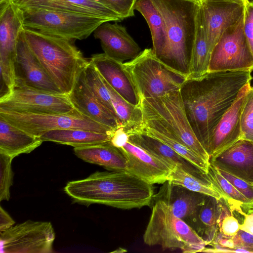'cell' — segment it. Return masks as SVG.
<instances>
[{"instance_id":"cell-1","label":"cell","mask_w":253,"mask_h":253,"mask_svg":"<svg viewBox=\"0 0 253 253\" xmlns=\"http://www.w3.org/2000/svg\"><path fill=\"white\" fill-rule=\"evenodd\" d=\"M251 73L209 72L197 78L187 79L180 87L189 123L207 153L215 127L242 89L251 83Z\"/></svg>"},{"instance_id":"cell-2","label":"cell","mask_w":253,"mask_h":253,"mask_svg":"<svg viewBox=\"0 0 253 253\" xmlns=\"http://www.w3.org/2000/svg\"><path fill=\"white\" fill-rule=\"evenodd\" d=\"M64 190L79 204L124 210L150 206L154 195L152 184L127 170L97 171L84 179L68 182Z\"/></svg>"},{"instance_id":"cell-3","label":"cell","mask_w":253,"mask_h":253,"mask_svg":"<svg viewBox=\"0 0 253 253\" xmlns=\"http://www.w3.org/2000/svg\"><path fill=\"white\" fill-rule=\"evenodd\" d=\"M27 42L41 65L63 93L68 94L88 62L73 41L24 28Z\"/></svg>"},{"instance_id":"cell-4","label":"cell","mask_w":253,"mask_h":253,"mask_svg":"<svg viewBox=\"0 0 253 253\" xmlns=\"http://www.w3.org/2000/svg\"><path fill=\"white\" fill-rule=\"evenodd\" d=\"M152 0L164 19L167 31V47L160 61L187 78L195 33L198 2Z\"/></svg>"},{"instance_id":"cell-5","label":"cell","mask_w":253,"mask_h":253,"mask_svg":"<svg viewBox=\"0 0 253 253\" xmlns=\"http://www.w3.org/2000/svg\"><path fill=\"white\" fill-rule=\"evenodd\" d=\"M140 99L141 125L166 130L210 164V156L189 123L179 89L158 97Z\"/></svg>"},{"instance_id":"cell-6","label":"cell","mask_w":253,"mask_h":253,"mask_svg":"<svg viewBox=\"0 0 253 253\" xmlns=\"http://www.w3.org/2000/svg\"><path fill=\"white\" fill-rule=\"evenodd\" d=\"M154 202L143 235L149 246L180 249L184 253L202 252L205 241L184 220L176 216L170 207L161 200Z\"/></svg>"},{"instance_id":"cell-7","label":"cell","mask_w":253,"mask_h":253,"mask_svg":"<svg viewBox=\"0 0 253 253\" xmlns=\"http://www.w3.org/2000/svg\"><path fill=\"white\" fill-rule=\"evenodd\" d=\"M19 8L24 28L73 41L87 38L100 25L109 22L85 14L39 8Z\"/></svg>"},{"instance_id":"cell-8","label":"cell","mask_w":253,"mask_h":253,"mask_svg":"<svg viewBox=\"0 0 253 253\" xmlns=\"http://www.w3.org/2000/svg\"><path fill=\"white\" fill-rule=\"evenodd\" d=\"M124 64L140 98L158 97L179 89L187 79L160 61L152 48L145 49Z\"/></svg>"},{"instance_id":"cell-9","label":"cell","mask_w":253,"mask_h":253,"mask_svg":"<svg viewBox=\"0 0 253 253\" xmlns=\"http://www.w3.org/2000/svg\"><path fill=\"white\" fill-rule=\"evenodd\" d=\"M0 116L14 126L39 137L54 129H77L111 135L116 129L93 121L75 108L61 114L21 113L0 109Z\"/></svg>"},{"instance_id":"cell-10","label":"cell","mask_w":253,"mask_h":253,"mask_svg":"<svg viewBox=\"0 0 253 253\" xmlns=\"http://www.w3.org/2000/svg\"><path fill=\"white\" fill-rule=\"evenodd\" d=\"M0 99L8 95L15 84L17 43L24 28L21 9L11 0L0 3Z\"/></svg>"},{"instance_id":"cell-11","label":"cell","mask_w":253,"mask_h":253,"mask_svg":"<svg viewBox=\"0 0 253 253\" xmlns=\"http://www.w3.org/2000/svg\"><path fill=\"white\" fill-rule=\"evenodd\" d=\"M253 70V54L243 30V14L227 29L212 49L209 72Z\"/></svg>"},{"instance_id":"cell-12","label":"cell","mask_w":253,"mask_h":253,"mask_svg":"<svg viewBox=\"0 0 253 253\" xmlns=\"http://www.w3.org/2000/svg\"><path fill=\"white\" fill-rule=\"evenodd\" d=\"M55 238L50 222L28 220L0 232V253H52Z\"/></svg>"},{"instance_id":"cell-13","label":"cell","mask_w":253,"mask_h":253,"mask_svg":"<svg viewBox=\"0 0 253 253\" xmlns=\"http://www.w3.org/2000/svg\"><path fill=\"white\" fill-rule=\"evenodd\" d=\"M0 109L21 113L61 114L74 108L68 94L15 84L9 94L0 99Z\"/></svg>"},{"instance_id":"cell-14","label":"cell","mask_w":253,"mask_h":253,"mask_svg":"<svg viewBox=\"0 0 253 253\" xmlns=\"http://www.w3.org/2000/svg\"><path fill=\"white\" fill-rule=\"evenodd\" d=\"M15 84L52 93H63L31 49L25 36L24 28L19 33L17 43Z\"/></svg>"},{"instance_id":"cell-15","label":"cell","mask_w":253,"mask_h":253,"mask_svg":"<svg viewBox=\"0 0 253 253\" xmlns=\"http://www.w3.org/2000/svg\"><path fill=\"white\" fill-rule=\"evenodd\" d=\"M206 34L211 52L222 35L242 16L243 1L200 0Z\"/></svg>"},{"instance_id":"cell-16","label":"cell","mask_w":253,"mask_h":253,"mask_svg":"<svg viewBox=\"0 0 253 253\" xmlns=\"http://www.w3.org/2000/svg\"><path fill=\"white\" fill-rule=\"evenodd\" d=\"M126 159V170L150 184L168 181L174 168L128 141L119 148Z\"/></svg>"},{"instance_id":"cell-17","label":"cell","mask_w":253,"mask_h":253,"mask_svg":"<svg viewBox=\"0 0 253 253\" xmlns=\"http://www.w3.org/2000/svg\"><path fill=\"white\" fill-rule=\"evenodd\" d=\"M215 168L227 172L253 185V142L240 139L217 155L210 158Z\"/></svg>"},{"instance_id":"cell-18","label":"cell","mask_w":253,"mask_h":253,"mask_svg":"<svg viewBox=\"0 0 253 253\" xmlns=\"http://www.w3.org/2000/svg\"><path fill=\"white\" fill-rule=\"evenodd\" d=\"M99 40L104 53L108 57L123 62L136 57L141 48L122 25L106 22L93 32Z\"/></svg>"},{"instance_id":"cell-19","label":"cell","mask_w":253,"mask_h":253,"mask_svg":"<svg viewBox=\"0 0 253 253\" xmlns=\"http://www.w3.org/2000/svg\"><path fill=\"white\" fill-rule=\"evenodd\" d=\"M89 60L118 94L130 104L140 105L138 91L124 63L111 58L104 53L93 54Z\"/></svg>"},{"instance_id":"cell-20","label":"cell","mask_w":253,"mask_h":253,"mask_svg":"<svg viewBox=\"0 0 253 253\" xmlns=\"http://www.w3.org/2000/svg\"><path fill=\"white\" fill-rule=\"evenodd\" d=\"M251 87L247 84L232 106L215 127L210 140L208 153L214 157L240 139V117L242 108Z\"/></svg>"},{"instance_id":"cell-21","label":"cell","mask_w":253,"mask_h":253,"mask_svg":"<svg viewBox=\"0 0 253 253\" xmlns=\"http://www.w3.org/2000/svg\"><path fill=\"white\" fill-rule=\"evenodd\" d=\"M207 196L168 180L163 183L158 192L154 194L153 201L164 202L170 207L176 216L191 222L204 203Z\"/></svg>"},{"instance_id":"cell-22","label":"cell","mask_w":253,"mask_h":253,"mask_svg":"<svg viewBox=\"0 0 253 253\" xmlns=\"http://www.w3.org/2000/svg\"><path fill=\"white\" fill-rule=\"evenodd\" d=\"M68 95L74 108L90 119L114 129L122 126L118 118L93 94L86 82L84 68Z\"/></svg>"},{"instance_id":"cell-23","label":"cell","mask_w":253,"mask_h":253,"mask_svg":"<svg viewBox=\"0 0 253 253\" xmlns=\"http://www.w3.org/2000/svg\"><path fill=\"white\" fill-rule=\"evenodd\" d=\"M19 7L39 8L65 12L88 15L120 21L122 18L104 4L95 0H11Z\"/></svg>"},{"instance_id":"cell-24","label":"cell","mask_w":253,"mask_h":253,"mask_svg":"<svg viewBox=\"0 0 253 253\" xmlns=\"http://www.w3.org/2000/svg\"><path fill=\"white\" fill-rule=\"evenodd\" d=\"M42 142L40 137L27 132L0 116V153L14 158L30 153Z\"/></svg>"},{"instance_id":"cell-25","label":"cell","mask_w":253,"mask_h":253,"mask_svg":"<svg viewBox=\"0 0 253 253\" xmlns=\"http://www.w3.org/2000/svg\"><path fill=\"white\" fill-rule=\"evenodd\" d=\"M224 201L207 196L204 203L190 222L194 229L207 245L211 243L219 229L222 220L227 214L223 211Z\"/></svg>"},{"instance_id":"cell-26","label":"cell","mask_w":253,"mask_h":253,"mask_svg":"<svg viewBox=\"0 0 253 253\" xmlns=\"http://www.w3.org/2000/svg\"><path fill=\"white\" fill-rule=\"evenodd\" d=\"M129 141L173 167L180 166L185 170L199 176H203L206 173L169 146L151 136L141 132H135L129 135Z\"/></svg>"},{"instance_id":"cell-27","label":"cell","mask_w":253,"mask_h":253,"mask_svg":"<svg viewBox=\"0 0 253 253\" xmlns=\"http://www.w3.org/2000/svg\"><path fill=\"white\" fill-rule=\"evenodd\" d=\"M75 155L83 161L102 166L111 171L126 170V159L120 150L110 141L75 147Z\"/></svg>"},{"instance_id":"cell-28","label":"cell","mask_w":253,"mask_h":253,"mask_svg":"<svg viewBox=\"0 0 253 253\" xmlns=\"http://www.w3.org/2000/svg\"><path fill=\"white\" fill-rule=\"evenodd\" d=\"M199 1L196 9L195 33L187 79L197 78L208 72L211 54Z\"/></svg>"},{"instance_id":"cell-29","label":"cell","mask_w":253,"mask_h":253,"mask_svg":"<svg viewBox=\"0 0 253 253\" xmlns=\"http://www.w3.org/2000/svg\"><path fill=\"white\" fill-rule=\"evenodd\" d=\"M134 10L139 11L150 28L153 42V52L160 60L167 47V31L164 19L152 0H137Z\"/></svg>"},{"instance_id":"cell-30","label":"cell","mask_w":253,"mask_h":253,"mask_svg":"<svg viewBox=\"0 0 253 253\" xmlns=\"http://www.w3.org/2000/svg\"><path fill=\"white\" fill-rule=\"evenodd\" d=\"M112 135L77 129H61L48 131L40 137L43 141H51L74 148L110 141Z\"/></svg>"},{"instance_id":"cell-31","label":"cell","mask_w":253,"mask_h":253,"mask_svg":"<svg viewBox=\"0 0 253 253\" xmlns=\"http://www.w3.org/2000/svg\"><path fill=\"white\" fill-rule=\"evenodd\" d=\"M136 132H141L162 142L197 168L208 173L210 164L207 163L166 130L157 127L141 125L139 130Z\"/></svg>"},{"instance_id":"cell-32","label":"cell","mask_w":253,"mask_h":253,"mask_svg":"<svg viewBox=\"0 0 253 253\" xmlns=\"http://www.w3.org/2000/svg\"><path fill=\"white\" fill-rule=\"evenodd\" d=\"M102 78L109 91L112 103L121 126L128 135L137 132L142 122L140 105L135 106L127 102Z\"/></svg>"},{"instance_id":"cell-33","label":"cell","mask_w":253,"mask_h":253,"mask_svg":"<svg viewBox=\"0 0 253 253\" xmlns=\"http://www.w3.org/2000/svg\"><path fill=\"white\" fill-rule=\"evenodd\" d=\"M168 180L190 190L211 196L218 200L222 199L218 189L207 173L203 176H197L185 170L181 167L176 166L172 169Z\"/></svg>"},{"instance_id":"cell-34","label":"cell","mask_w":253,"mask_h":253,"mask_svg":"<svg viewBox=\"0 0 253 253\" xmlns=\"http://www.w3.org/2000/svg\"><path fill=\"white\" fill-rule=\"evenodd\" d=\"M207 174L212 183L218 189L232 213L236 211L243 216L245 212L241 206L243 204L250 203V201L222 176L217 169L211 164L209 166Z\"/></svg>"},{"instance_id":"cell-35","label":"cell","mask_w":253,"mask_h":253,"mask_svg":"<svg viewBox=\"0 0 253 253\" xmlns=\"http://www.w3.org/2000/svg\"><path fill=\"white\" fill-rule=\"evenodd\" d=\"M84 74L86 83L96 99L118 118L109 91L101 75L90 60L84 68Z\"/></svg>"},{"instance_id":"cell-36","label":"cell","mask_w":253,"mask_h":253,"mask_svg":"<svg viewBox=\"0 0 253 253\" xmlns=\"http://www.w3.org/2000/svg\"><path fill=\"white\" fill-rule=\"evenodd\" d=\"M240 139L253 142V86L246 96L240 117Z\"/></svg>"},{"instance_id":"cell-37","label":"cell","mask_w":253,"mask_h":253,"mask_svg":"<svg viewBox=\"0 0 253 253\" xmlns=\"http://www.w3.org/2000/svg\"><path fill=\"white\" fill-rule=\"evenodd\" d=\"M13 158L0 153V201H8L13 173L11 168Z\"/></svg>"},{"instance_id":"cell-38","label":"cell","mask_w":253,"mask_h":253,"mask_svg":"<svg viewBox=\"0 0 253 253\" xmlns=\"http://www.w3.org/2000/svg\"><path fill=\"white\" fill-rule=\"evenodd\" d=\"M107 6L122 19L134 15V5L137 0H95Z\"/></svg>"},{"instance_id":"cell-39","label":"cell","mask_w":253,"mask_h":253,"mask_svg":"<svg viewBox=\"0 0 253 253\" xmlns=\"http://www.w3.org/2000/svg\"><path fill=\"white\" fill-rule=\"evenodd\" d=\"M243 2L244 33L253 54V0H243Z\"/></svg>"},{"instance_id":"cell-40","label":"cell","mask_w":253,"mask_h":253,"mask_svg":"<svg viewBox=\"0 0 253 253\" xmlns=\"http://www.w3.org/2000/svg\"><path fill=\"white\" fill-rule=\"evenodd\" d=\"M220 174L228 180L246 198L253 203V185L234 175L217 169Z\"/></svg>"},{"instance_id":"cell-41","label":"cell","mask_w":253,"mask_h":253,"mask_svg":"<svg viewBox=\"0 0 253 253\" xmlns=\"http://www.w3.org/2000/svg\"><path fill=\"white\" fill-rule=\"evenodd\" d=\"M231 238L235 248H241L253 253V234L240 229Z\"/></svg>"},{"instance_id":"cell-42","label":"cell","mask_w":253,"mask_h":253,"mask_svg":"<svg viewBox=\"0 0 253 253\" xmlns=\"http://www.w3.org/2000/svg\"><path fill=\"white\" fill-rule=\"evenodd\" d=\"M240 224L233 214L226 216L219 225V230L223 235L232 237L240 229Z\"/></svg>"},{"instance_id":"cell-43","label":"cell","mask_w":253,"mask_h":253,"mask_svg":"<svg viewBox=\"0 0 253 253\" xmlns=\"http://www.w3.org/2000/svg\"><path fill=\"white\" fill-rule=\"evenodd\" d=\"M129 140V135L122 126L114 131L110 142L115 147L120 148L124 146Z\"/></svg>"},{"instance_id":"cell-44","label":"cell","mask_w":253,"mask_h":253,"mask_svg":"<svg viewBox=\"0 0 253 253\" xmlns=\"http://www.w3.org/2000/svg\"><path fill=\"white\" fill-rule=\"evenodd\" d=\"M15 221L9 214L2 208L0 207V232L5 231L12 227Z\"/></svg>"},{"instance_id":"cell-45","label":"cell","mask_w":253,"mask_h":253,"mask_svg":"<svg viewBox=\"0 0 253 253\" xmlns=\"http://www.w3.org/2000/svg\"><path fill=\"white\" fill-rule=\"evenodd\" d=\"M243 222L240 224V229L253 234V212L244 213Z\"/></svg>"},{"instance_id":"cell-46","label":"cell","mask_w":253,"mask_h":253,"mask_svg":"<svg viewBox=\"0 0 253 253\" xmlns=\"http://www.w3.org/2000/svg\"><path fill=\"white\" fill-rule=\"evenodd\" d=\"M241 207L243 211L246 213H249L253 212V203L243 204L241 205Z\"/></svg>"},{"instance_id":"cell-47","label":"cell","mask_w":253,"mask_h":253,"mask_svg":"<svg viewBox=\"0 0 253 253\" xmlns=\"http://www.w3.org/2000/svg\"><path fill=\"white\" fill-rule=\"evenodd\" d=\"M188 1H194V2H198L200 0H185Z\"/></svg>"},{"instance_id":"cell-48","label":"cell","mask_w":253,"mask_h":253,"mask_svg":"<svg viewBox=\"0 0 253 253\" xmlns=\"http://www.w3.org/2000/svg\"><path fill=\"white\" fill-rule=\"evenodd\" d=\"M8 0H0V3H2L3 2H4Z\"/></svg>"},{"instance_id":"cell-49","label":"cell","mask_w":253,"mask_h":253,"mask_svg":"<svg viewBox=\"0 0 253 253\" xmlns=\"http://www.w3.org/2000/svg\"><path fill=\"white\" fill-rule=\"evenodd\" d=\"M232 0L243 1V0Z\"/></svg>"}]
</instances>
